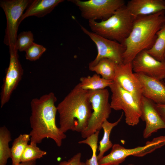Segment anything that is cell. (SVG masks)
Wrapping results in <instances>:
<instances>
[{"label": "cell", "instance_id": "44dd1931", "mask_svg": "<svg viewBox=\"0 0 165 165\" xmlns=\"http://www.w3.org/2000/svg\"><path fill=\"white\" fill-rule=\"evenodd\" d=\"M30 141L29 134H21L14 140L11 150L12 165H19L22 156Z\"/></svg>", "mask_w": 165, "mask_h": 165}, {"label": "cell", "instance_id": "83f0119b", "mask_svg": "<svg viewBox=\"0 0 165 165\" xmlns=\"http://www.w3.org/2000/svg\"><path fill=\"white\" fill-rule=\"evenodd\" d=\"M81 153L79 152L67 161L61 162L56 165H85V163L81 161Z\"/></svg>", "mask_w": 165, "mask_h": 165}, {"label": "cell", "instance_id": "52a82bcc", "mask_svg": "<svg viewBox=\"0 0 165 165\" xmlns=\"http://www.w3.org/2000/svg\"><path fill=\"white\" fill-rule=\"evenodd\" d=\"M77 6L81 16L89 20H106L125 5L123 0H69Z\"/></svg>", "mask_w": 165, "mask_h": 165}, {"label": "cell", "instance_id": "4fadbf2b", "mask_svg": "<svg viewBox=\"0 0 165 165\" xmlns=\"http://www.w3.org/2000/svg\"><path fill=\"white\" fill-rule=\"evenodd\" d=\"M141 107V119L145 123L143 132L144 138H148L160 129H165V122L159 113L155 103L143 96Z\"/></svg>", "mask_w": 165, "mask_h": 165}, {"label": "cell", "instance_id": "1f68e13d", "mask_svg": "<svg viewBox=\"0 0 165 165\" xmlns=\"http://www.w3.org/2000/svg\"><path fill=\"white\" fill-rule=\"evenodd\" d=\"M164 57H165V52H164Z\"/></svg>", "mask_w": 165, "mask_h": 165}, {"label": "cell", "instance_id": "5bb4252c", "mask_svg": "<svg viewBox=\"0 0 165 165\" xmlns=\"http://www.w3.org/2000/svg\"><path fill=\"white\" fill-rule=\"evenodd\" d=\"M134 73L141 84L143 96L156 105H165V84L162 80Z\"/></svg>", "mask_w": 165, "mask_h": 165}, {"label": "cell", "instance_id": "277c9868", "mask_svg": "<svg viewBox=\"0 0 165 165\" xmlns=\"http://www.w3.org/2000/svg\"><path fill=\"white\" fill-rule=\"evenodd\" d=\"M134 19L125 4L108 19L88 23L92 32L123 45L131 31Z\"/></svg>", "mask_w": 165, "mask_h": 165}, {"label": "cell", "instance_id": "7c38bea8", "mask_svg": "<svg viewBox=\"0 0 165 165\" xmlns=\"http://www.w3.org/2000/svg\"><path fill=\"white\" fill-rule=\"evenodd\" d=\"M131 63L134 73H142L160 80L165 79V61L157 60L146 50L138 53Z\"/></svg>", "mask_w": 165, "mask_h": 165}, {"label": "cell", "instance_id": "f1b7e54d", "mask_svg": "<svg viewBox=\"0 0 165 165\" xmlns=\"http://www.w3.org/2000/svg\"><path fill=\"white\" fill-rule=\"evenodd\" d=\"M156 107L161 116L165 122V105H156Z\"/></svg>", "mask_w": 165, "mask_h": 165}, {"label": "cell", "instance_id": "4dcf8cb0", "mask_svg": "<svg viewBox=\"0 0 165 165\" xmlns=\"http://www.w3.org/2000/svg\"><path fill=\"white\" fill-rule=\"evenodd\" d=\"M120 165V164H116V165ZM127 165H135L133 164H128Z\"/></svg>", "mask_w": 165, "mask_h": 165}, {"label": "cell", "instance_id": "7a4b0ae2", "mask_svg": "<svg viewBox=\"0 0 165 165\" xmlns=\"http://www.w3.org/2000/svg\"><path fill=\"white\" fill-rule=\"evenodd\" d=\"M89 91L78 83L58 105L59 128L63 133L71 130L81 133L86 129L92 112Z\"/></svg>", "mask_w": 165, "mask_h": 165}, {"label": "cell", "instance_id": "9a60e30c", "mask_svg": "<svg viewBox=\"0 0 165 165\" xmlns=\"http://www.w3.org/2000/svg\"><path fill=\"white\" fill-rule=\"evenodd\" d=\"M148 144L132 148H126L118 144L113 145L109 154L104 156L98 161L99 165H113L120 164L128 157L133 156L137 157L143 150L147 148Z\"/></svg>", "mask_w": 165, "mask_h": 165}, {"label": "cell", "instance_id": "484cf974", "mask_svg": "<svg viewBox=\"0 0 165 165\" xmlns=\"http://www.w3.org/2000/svg\"><path fill=\"white\" fill-rule=\"evenodd\" d=\"M34 35L31 31H23L17 35L15 46L20 51H24L33 42Z\"/></svg>", "mask_w": 165, "mask_h": 165}, {"label": "cell", "instance_id": "6da1fadb", "mask_svg": "<svg viewBox=\"0 0 165 165\" xmlns=\"http://www.w3.org/2000/svg\"><path fill=\"white\" fill-rule=\"evenodd\" d=\"M57 101V98L52 92L31 100L30 142L39 144L44 138H50L58 147L61 146L66 136L56 125L57 109L55 103Z\"/></svg>", "mask_w": 165, "mask_h": 165}, {"label": "cell", "instance_id": "cb8c5ba5", "mask_svg": "<svg viewBox=\"0 0 165 165\" xmlns=\"http://www.w3.org/2000/svg\"><path fill=\"white\" fill-rule=\"evenodd\" d=\"M99 132V130L97 131L86 138V139L78 142L79 144L87 145L90 147L92 151V156L90 159L86 160L85 162V165H99L96 152Z\"/></svg>", "mask_w": 165, "mask_h": 165}, {"label": "cell", "instance_id": "d4e9b609", "mask_svg": "<svg viewBox=\"0 0 165 165\" xmlns=\"http://www.w3.org/2000/svg\"><path fill=\"white\" fill-rule=\"evenodd\" d=\"M47 152L41 149L37 144L30 142L26 148L21 158V163L36 160L46 155Z\"/></svg>", "mask_w": 165, "mask_h": 165}, {"label": "cell", "instance_id": "8fae6325", "mask_svg": "<svg viewBox=\"0 0 165 165\" xmlns=\"http://www.w3.org/2000/svg\"><path fill=\"white\" fill-rule=\"evenodd\" d=\"M113 81L131 94L141 105L142 94L141 82L133 71L132 63L117 64Z\"/></svg>", "mask_w": 165, "mask_h": 165}, {"label": "cell", "instance_id": "d6a6232c", "mask_svg": "<svg viewBox=\"0 0 165 165\" xmlns=\"http://www.w3.org/2000/svg\"><path fill=\"white\" fill-rule=\"evenodd\" d=\"M164 81H165V79H164Z\"/></svg>", "mask_w": 165, "mask_h": 165}, {"label": "cell", "instance_id": "9c48e42d", "mask_svg": "<svg viewBox=\"0 0 165 165\" xmlns=\"http://www.w3.org/2000/svg\"><path fill=\"white\" fill-rule=\"evenodd\" d=\"M80 26L83 32L95 43L97 50V55L89 63V67L95 65L100 60L104 58L111 60L117 64L123 63V55L125 50L123 45L90 31L81 25Z\"/></svg>", "mask_w": 165, "mask_h": 165}, {"label": "cell", "instance_id": "2e32d148", "mask_svg": "<svg viewBox=\"0 0 165 165\" xmlns=\"http://www.w3.org/2000/svg\"><path fill=\"white\" fill-rule=\"evenodd\" d=\"M126 5L134 18L165 11L164 0H131Z\"/></svg>", "mask_w": 165, "mask_h": 165}, {"label": "cell", "instance_id": "f546056e", "mask_svg": "<svg viewBox=\"0 0 165 165\" xmlns=\"http://www.w3.org/2000/svg\"><path fill=\"white\" fill-rule=\"evenodd\" d=\"M19 165H36V160H33L24 162H21Z\"/></svg>", "mask_w": 165, "mask_h": 165}, {"label": "cell", "instance_id": "7402d4cb", "mask_svg": "<svg viewBox=\"0 0 165 165\" xmlns=\"http://www.w3.org/2000/svg\"><path fill=\"white\" fill-rule=\"evenodd\" d=\"M12 140L11 133L4 126L0 128V165H6L11 157V150L9 143Z\"/></svg>", "mask_w": 165, "mask_h": 165}, {"label": "cell", "instance_id": "8992f818", "mask_svg": "<svg viewBox=\"0 0 165 165\" xmlns=\"http://www.w3.org/2000/svg\"><path fill=\"white\" fill-rule=\"evenodd\" d=\"M112 93L111 108L116 111L122 110L128 125L134 126L139 122L141 115V105L130 93L113 81L109 87Z\"/></svg>", "mask_w": 165, "mask_h": 165}, {"label": "cell", "instance_id": "ffe728a7", "mask_svg": "<svg viewBox=\"0 0 165 165\" xmlns=\"http://www.w3.org/2000/svg\"><path fill=\"white\" fill-rule=\"evenodd\" d=\"M117 64L109 59L104 58L100 60L94 66L89 67L90 70L101 75L106 79L113 81Z\"/></svg>", "mask_w": 165, "mask_h": 165}, {"label": "cell", "instance_id": "603a6c76", "mask_svg": "<svg viewBox=\"0 0 165 165\" xmlns=\"http://www.w3.org/2000/svg\"><path fill=\"white\" fill-rule=\"evenodd\" d=\"M156 36L153 46L146 50L150 55L157 60L165 61V24L158 31Z\"/></svg>", "mask_w": 165, "mask_h": 165}, {"label": "cell", "instance_id": "e0dca14e", "mask_svg": "<svg viewBox=\"0 0 165 165\" xmlns=\"http://www.w3.org/2000/svg\"><path fill=\"white\" fill-rule=\"evenodd\" d=\"M63 0H33L23 13L20 20V24L25 18L30 16L43 17L51 13Z\"/></svg>", "mask_w": 165, "mask_h": 165}, {"label": "cell", "instance_id": "d6986e66", "mask_svg": "<svg viewBox=\"0 0 165 165\" xmlns=\"http://www.w3.org/2000/svg\"><path fill=\"white\" fill-rule=\"evenodd\" d=\"M79 83L83 89L88 90H96L103 89L109 86L113 82L101 77L98 74H95L92 76L82 77Z\"/></svg>", "mask_w": 165, "mask_h": 165}, {"label": "cell", "instance_id": "4316f807", "mask_svg": "<svg viewBox=\"0 0 165 165\" xmlns=\"http://www.w3.org/2000/svg\"><path fill=\"white\" fill-rule=\"evenodd\" d=\"M46 50V48L43 46L33 42L25 51L26 58L31 61H36Z\"/></svg>", "mask_w": 165, "mask_h": 165}, {"label": "cell", "instance_id": "5b68a950", "mask_svg": "<svg viewBox=\"0 0 165 165\" xmlns=\"http://www.w3.org/2000/svg\"><path fill=\"white\" fill-rule=\"evenodd\" d=\"M89 96L93 112L86 129L81 133L82 137L85 138L102 129V124L109 118L112 109L107 89L89 90Z\"/></svg>", "mask_w": 165, "mask_h": 165}, {"label": "cell", "instance_id": "30bf717a", "mask_svg": "<svg viewBox=\"0 0 165 165\" xmlns=\"http://www.w3.org/2000/svg\"><path fill=\"white\" fill-rule=\"evenodd\" d=\"M9 47V62L2 86L0 94L1 108L9 101L12 93L21 81L24 73L19 60L18 50L14 46Z\"/></svg>", "mask_w": 165, "mask_h": 165}, {"label": "cell", "instance_id": "ac0fdd59", "mask_svg": "<svg viewBox=\"0 0 165 165\" xmlns=\"http://www.w3.org/2000/svg\"><path fill=\"white\" fill-rule=\"evenodd\" d=\"M123 112L119 118L114 123H110L107 119L105 120L102 125V129L104 131L103 137L99 142L98 149L99 153L97 156L98 161L104 156V154L110 148H112L113 144L110 140V136L113 128L117 126L121 121L123 116Z\"/></svg>", "mask_w": 165, "mask_h": 165}, {"label": "cell", "instance_id": "ba28073f", "mask_svg": "<svg viewBox=\"0 0 165 165\" xmlns=\"http://www.w3.org/2000/svg\"><path fill=\"white\" fill-rule=\"evenodd\" d=\"M32 0H2L0 6L6 18V26L4 43L9 46H15L20 19Z\"/></svg>", "mask_w": 165, "mask_h": 165}, {"label": "cell", "instance_id": "3957f363", "mask_svg": "<svg viewBox=\"0 0 165 165\" xmlns=\"http://www.w3.org/2000/svg\"><path fill=\"white\" fill-rule=\"evenodd\" d=\"M165 24V11L134 18L131 31L123 44L125 50L123 63L132 62L140 52L150 49L156 40L157 32Z\"/></svg>", "mask_w": 165, "mask_h": 165}]
</instances>
